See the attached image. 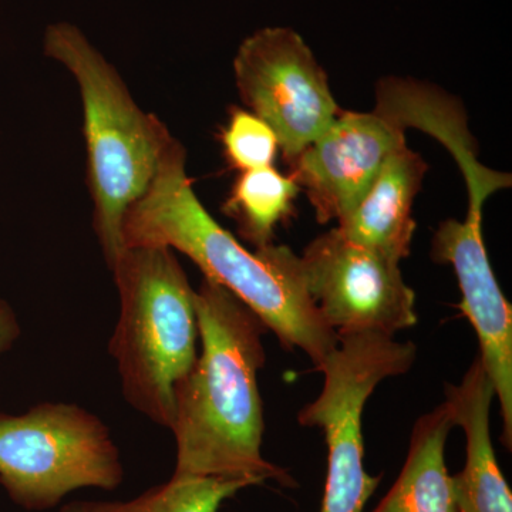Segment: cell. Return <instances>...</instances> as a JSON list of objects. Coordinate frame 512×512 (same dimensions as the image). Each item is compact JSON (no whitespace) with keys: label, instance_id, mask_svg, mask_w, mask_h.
Masks as SVG:
<instances>
[{"label":"cell","instance_id":"277c9868","mask_svg":"<svg viewBox=\"0 0 512 512\" xmlns=\"http://www.w3.org/2000/svg\"><path fill=\"white\" fill-rule=\"evenodd\" d=\"M120 316L110 339L127 403L170 429L175 394L197 362L195 289L173 249L137 245L111 266Z\"/></svg>","mask_w":512,"mask_h":512},{"label":"cell","instance_id":"9c48e42d","mask_svg":"<svg viewBox=\"0 0 512 512\" xmlns=\"http://www.w3.org/2000/svg\"><path fill=\"white\" fill-rule=\"evenodd\" d=\"M488 195L468 192L466 220H447L433 238L434 261L456 272L458 309L480 340L481 365L493 382L504 421L503 444L512 447V308L495 279L483 238V207Z\"/></svg>","mask_w":512,"mask_h":512},{"label":"cell","instance_id":"2e32d148","mask_svg":"<svg viewBox=\"0 0 512 512\" xmlns=\"http://www.w3.org/2000/svg\"><path fill=\"white\" fill-rule=\"evenodd\" d=\"M221 141L229 165L241 173L271 167L279 148L274 130L252 111L242 109L229 114Z\"/></svg>","mask_w":512,"mask_h":512},{"label":"cell","instance_id":"5bb4252c","mask_svg":"<svg viewBox=\"0 0 512 512\" xmlns=\"http://www.w3.org/2000/svg\"><path fill=\"white\" fill-rule=\"evenodd\" d=\"M298 184L274 167L239 174L222 211L238 225V232L255 249L274 244L275 228L288 220Z\"/></svg>","mask_w":512,"mask_h":512},{"label":"cell","instance_id":"8fae6325","mask_svg":"<svg viewBox=\"0 0 512 512\" xmlns=\"http://www.w3.org/2000/svg\"><path fill=\"white\" fill-rule=\"evenodd\" d=\"M494 397L493 382L478 357L460 384L446 386V402L467 440L466 464L453 476L458 512H512L510 485L501 473L491 441Z\"/></svg>","mask_w":512,"mask_h":512},{"label":"cell","instance_id":"ba28073f","mask_svg":"<svg viewBox=\"0 0 512 512\" xmlns=\"http://www.w3.org/2000/svg\"><path fill=\"white\" fill-rule=\"evenodd\" d=\"M301 264L309 296L336 335L394 336L419 320L416 293L404 282L399 262L353 244L336 228L313 239Z\"/></svg>","mask_w":512,"mask_h":512},{"label":"cell","instance_id":"9a60e30c","mask_svg":"<svg viewBox=\"0 0 512 512\" xmlns=\"http://www.w3.org/2000/svg\"><path fill=\"white\" fill-rule=\"evenodd\" d=\"M252 485L232 478L173 476L131 500L70 501L59 512H220L225 501Z\"/></svg>","mask_w":512,"mask_h":512},{"label":"cell","instance_id":"5b68a950","mask_svg":"<svg viewBox=\"0 0 512 512\" xmlns=\"http://www.w3.org/2000/svg\"><path fill=\"white\" fill-rule=\"evenodd\" d=\"M124 480L109 427L73 403H40L0 412V485L12 503L42 512L82 488L113 491Z\"/></svg>","mask_w":512,"mask_h":512},{"label":"cell","instance_id":"8992f818","mask_svg":"<svg viewBox=\"0 0 512 512\" xmlns=\"http://www.w3.org/2000/svg\"><path fill=\"white\" fill-rule=\"evenodd\" d=\"M412 342L380 332L340 333L319 365L322 392L299 412V423L319 427L328 444V473L320 512H363L382 476L366 473L362 414L379 383L402 376L416 362Z\"/></svg>","mask_w":512,"mask_h":512},{"label":"cell","instance_id":"7a4b0ae2","mask_svg":"<svg viewBox=\"0 0 512 512\" xmlns=\"http://www.w3.org/2000/svg\"><path fill=\"white\" fill-rule=\"evenodd\" d=\"M195 311L201 353L175 394L173 476L298 487L261 451L265 421L258 372L265 365L262 336L268 329L237 296L205 278L195 291Z\"/></svg>","mask_w":512,"mask_h":512},{"label":"cell","instance_id":"e0dca14e","mask_svg":"<svg viewBox=\"0 0 512 512\" xmlns=\"http://www.w3.org/2000/svg\"><path fill=\"white\" fill-rule=\"evenodd\" d=\"M22 333L15 309L0 298V356L5 355L15 346Z\"/></svg>","mask_w":512,"mask_h":512},{"label":"cell","instance_id":"30bf717a","mask_svg":"<svg viewBox=\"0 0 512 512\" xmlns=\"http://www.w3.org/2000/svg\"><path fill=\"white\" fill-rule=\"evenodd\" d=\"M406 146L404 128L382 114L342 111L291 161L292 178L308 195L320 224L348 214L383 165Z\"/></svg>","mask_w":512,"mask_h":512},{"label":"cell","instance_id":"7c38bea8","mask_svg":"<svg viewBox=\"0 0 512 512\" xmlns=\"http://www.w3.org/2000/svg\"><path fill=\"white\" fill-rule=\"evenodd\" d=\"M426 171L419 154L407 146L399 148L336 229L359 247L397 262L407 258L416 231L413 201Z\"/></svg>","mask_w":512,"mask_h":512},{"label":"cell","instance_id":"3957f363","mask_svg":"<svg viewBox=\"0 0 512 512\" xmlns=\"http://www.w3.org/2000/svg\"><path fill=\"white\" fill-rule=\"evenodd\" d=\"M45 52L79 84L93 229L111 268L124 249L128 208L150 187L174 137L157 116L140 109L116 67L72 23L47 28Z\"/></svg>","mask_w":512,"mask_h":512},{"label":"cell","instance_id":"52a82bcc","mask_svg":"<svg viewBox=\"0 0 512 512\" xmlns=\"http://www.w3.org/2000/svg\"><path fill=\"white\" fill-rule=\"evenodd\" d=\"M234 74L242 101L274 130L288 163L342 113L326 73L291 29H262L245 39Z\"/></svg>","mask_w":512,"mask_h":512},{"label":"cell","instance_id":"6da1fadb","mask_svg":"<svg viewBox=\"0 0 512 512\" xmlns=\"http://www.w3.org/2000/svg\"><path fill=\"white\" fill-rule=\"evenodd\" d=\"M161 245L181 252L205 279L248 306L288 350L301 349L319 365L338 335L309 296L301 256L288 247L249 251L205 210L187 174V151L170 141L157 173L123 221V247Z\"/></svg>","mask_w":512,"mask_h":512},{"label":"cell","instance_id":"4fadbf2b","mask_svg":"<svg viewBox=\"0 0 512 512\" xmlns=\"http://www.w3.org/2000/svg\"><path fill=\"white\" fill-rule=\"evenodd\" d=\"M453 427L456 420L447 402L416 421L406 463L373 512H458L444 456Z\"/></svg>","mask_w":512,"mask_h":512}]
</instances>
